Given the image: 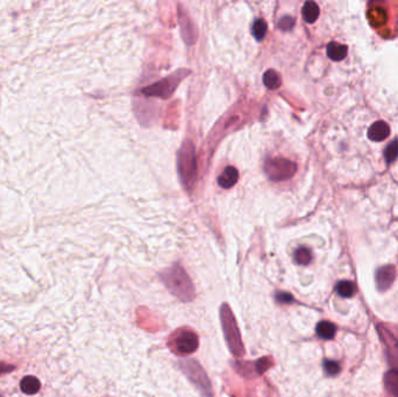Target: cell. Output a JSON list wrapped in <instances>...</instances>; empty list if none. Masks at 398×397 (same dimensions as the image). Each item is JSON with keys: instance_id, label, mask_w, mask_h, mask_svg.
Segmentation results:
<instances>
[{"instance_id": "obj_1", "label": "cell", "mask_w": 398, "mask_h": 397, "mask_svg": "<svg viewBox=\"0 0 398 397\" xmlns=\"http://www.w3.org/2000/svg\"><path fill=\"white\" fill-rule=\"evenodd\" d=\"M161 280L174 296L182 302L188 303L195 298L196 291L190 277L181 265H173L161 272Z\"/></svg>"}, {"instance_id": "obj_2", "label": "cell", "mask_w": 398, "mask_h": 397, "mask_svg": "<svg viewBox=\"0 0 398 397\" xmlns=\"http://www.w3.org/2000/svg\"><path fill=\"white\" fill-rule=\"evenodd\" d=\"M220 321L226 344H227L229 351L235 358H242L245 355V346L242 342L240 332H239L237 319H235L227 303H224L220 308Z\"/></svg>"}, {"instance_id": "obj_3", "label": "cell", "mask_w": 398, "mask_h": 397, "mask_svg": "<svg viewBox=\"0 0 398 397\" xmlns=\"http://www.w3.org/2000/svg\"><path fill=\"white\" fill-rule=\"evenodd\" d=\"M182 371L185 373L189 380L197 387L203 397H213V390L206 373L198 362L191 359L182 360L180 362Z\"/></svg>"}, {"instance_id": "obj_4", "label": "cell", "mask_w": 398, "mask_h": 397, "mask_svg": "<svg viewBox=\"0 0 398 397\" xmlns=\"http://www.w3.org/2000/svg\"><path fill=\"white\" fill-rule=\"evenodd\" d=\"M168 346L178 355H189L197 351L199 339L191 330H178L169 338Z\"/></svg>"}, {"instance_id": "obj_5", "label": "cell", "mask_w": 398, "mask_h": 397, "mask_svg": "<svg viewBox=\"0 0 398 397\" xmlns=\"http://www.w3.org/2000/svg\"><path fill=\"white\" fill-rule=\"evenodd\" d=\"M265 170L271 181L279 182L292 177L297 167L292 161L286 159H269L265 164Z\"/></svg>"}, {"instance_id": "obj_6", "label": "cell", "mask_w": 398, "mask_h": 397, "mask_svg": "<svg viewBox=\"0 0 398 397\" xmlns=\"http://www.w3.org/2000/svg\"><path fill=\"white\" fill-rule=\"evenodd\" d=\"M396 277V269L394 265H384L376 272V284L380 291H386L394 283Z\"/></svg>"}, {"instance_id": "obj_7", "label": "cell", "mask_w": 398, "mask_h": 397, "mask_svg": "<svg viewBox=\"0 0 398 397\" xmlns=\"http://www.w3.org/2000/svg\"><path fill=\"white\" fill-rule=\"evenodd\" d=\"M390 134V129L387 123L384 121H376L369 127L368 137L373 141H382L386 140Z\"/></svg>"}, {"instance_id": "obj_8", "label": "cell", "mask_w": 398, "mask_h": 397, "mask_svg": "<svg viewBox=\"0 0 398 397\" xmlns=\"http://www.w3.org/2000/svg\"><path fill=\"white\" fill-rule=\"evenodd\" d=\"M239 178V173L237 170V168L229 166L226 168V169L222 171V174L218 178V183L219 186L224 189H229L234 186L235 183L238 182Z\"/></svg>"}, {"instance_id": "obj_9", "label": "cell", "mask_w": 398, "mask_h": 397, "mask_svg": "<svg viewBox=\"0 0 398 397\" xmlns=\"http://www.w3.org/2000/svg\"><path fill=\"white\" fill-rule=\"evenodd\" d=\"M20 388H21L22 393L27 394V395H34L41 388V383H40V380L35 378V376H25L21 380V382H20Z\"/></svg>"}, {"instance_id": "obj_10", "label": "cell", "mask_w": 398, "mask_h": 397, "mask_svg": "<svg viewBox=\"0 0 398 397\" xmlns=\"http://www.w3.org/2000/svg\"><path fill=\"white\" fill-rule=\"evenodd\" d=\"M326 53L331 60L339 62L347 56V47L336 42H331L327 45Z\"/></svg>"}, {"instance_id": "obj_11", "label": "cell", "mask_w": 398, "mask_h": 397, "mask_svg": "<svg viewBox=\"0 0 398 397\" xmlns=\"http://www.w3.org/2000/svg\"><path fill=\"white\" fill-rule=\"evenodd\" d=\"M384 383L391 395L394 397H398V369L394 368L390 369L384 376Z\"/></svg>"}, {"instance_id": "obj_12", "label": "cell", "mask_w": 398, "mask_h": 397, "mask_svg": "<svg viewBox=\"0 0 398 397\" xmlns=\"http://www.w3.org/2000/svg\"><path fill=\"white\" fill-rule=\"evenodd\" d=\"M317 334L319 335L320 338L325 339V340H330V339L334 338L336 328L334 324L330 322H320L318 325H317Z\"/></svg>"}, {"instance_id": "obj_13", "label": "cell", "mask_w": 398, "mask_h": 397, "mask_svg": "<svg viewBox=\"0 0 398 397\" xmlns=\"http://www.w3.org/2000/svg\"><path fill=\"white\" fill-rule=\"evenodd\" d=\"M303 18L306 22L312 23L315 22L319 16V7L316 2L313 1H308L305 2L304 6H303Z\"/></svg>"}, {"instance_id": "obj_14", "label": "cell", "mask_w": 398, "mask_h": 397, "mask_svg": "<svg viewBox=\"0 0 398 397\" xmlns=\"http://www.w3.org/2000/svg\"><path fill=\"white\" fill-rule=\"evenodd\" d=\"M263 83L268 89L276 90L281 86V78H279L278 73L274 71V70H268L263 75Z\"/></svg>"}, {"instance_id": "obj_15", "label": "cell", "mask_w": 398, "mask_h": 397, "mask_svg": "<svg viewBox=\"0 0 398 397\" xmlns=\"http://www.w3.org/2000/svg\"><path fill=\"white\" fill-rule=\"evenodd\" d=\"M336 292L341 296V297H352L354 294L356 292V287L353 282L350 281H340L338 284H336Z\"/></svg>"}, {"instance_id": "obj_16", "label": "cell", "mask_w": 398, "mask_h": 397, "mask_svg": "<svg viewBox=\"0 0 398 397\" xmlns=\"http://www.w3.org/2000/svg\"><path fill=\"white\" fill-rule=\"evenodd\" d=\"M253 36L258 40V41H262L265 39V34H267V23H265V20L259 19L253 23V28H252Z\"/></svg>"}, {"instance_id": "obj_17", "label": "cell", "mask_w": 398, "mask_h": 397, "mask_svg": "<svg viewBox=\"0 0 398 397\" xmlns=\"http://www.w3.org/2000/svg\"><path fill=\"white\" fill-rule=\"evenodd\" d=\"M311 260H312V254L309 248L301 247L295 252V261L298 265H306L311 262Z\"/></svg>"}, {"instance_id": "obj_18", "label": "cell", "mask_w": 398, "mask_h": 397, "mask_svg": "<svg viewBox=\"0 0 398 397\" xmlns=\"http://www.w3.org/2000/svg\"><path fill=\"white\" fill-rule=\"evenodd\" d=\"M398 157V140H394L388 144L384 150V159L388 163L394 162Z\"/></svg>"}, {"instance_id": "obj_19", "label": "cell", "mask_w": 398, "mask_h": 397, "mask_svg": "<svg viewBox=\"0 0 398 397\" xmlns=\"http://www.w3.org/2000/svg\"><path fill=\"white\" fill-rule=\"evenodd\" d=\"M272 363H274V362H272L269 358H261V359H259L256 362L253 363V366H254L253 368L255 369L256 374L261 375L265 371H267L269 367H271Z\"/></svg>"}, {"instance_id": "obj_20", "label": "cell", "mask_w": 398, "mask_h": 397, "mask_svg": "<svg viewBox=\"0 0 398 397\" xmlns=\"http://www.w3.org/2000/svg\"><path fill=\"white\" fill-rule=\"evenodd\" d=\"M324 369L329 375H336L340 372V365L338 362L332 360H325L324 361Z\"/></svg>"}, {"instance_id": "obj_21", "label": "cell", "mask_w": 398, "mask_h": 397, "mask_svg": "<svg viewBox=\"0 0 398 397\" xmlns=\"http://www.w3.org/2000/svg\"><path fill=\"white\" fill-rule=\"evenodd\" d=\"M278 26L282 30L292 29V27L295 26V19H293L292 16H283V18L279 20Z\"/></svg>"}, {"instance_id": "obj_22", "label": "cell", "mask_w": 398, "mask_h": 397, "mask_svg": "<svg viewBox=\"0 0 398 397\" xmlns=\"http://www.w3.org/2000/svg\"><path fill=\"white\" fill-rule=\"evenodd\" d=\"M276 299H277L278 303H283V304H289V303H291L293 301L292 296L288 294V292H277Z\"/></svg>"}, {"instance_id": "obj_23", "label": "cell", "mask_w": 398, "mask_h": 397, "mask_svg": "<svg viewBox=\"0 0 398 397\" xmlns=\"http://www.w3.org/2000/svg\"><path fill=\"white\" fill-rule=\"evenodd\" d=\"M9 371H13L12 366H7V365H4V363H0V375L4 374V373H7Z\"/></svg>"}]
</instances>
